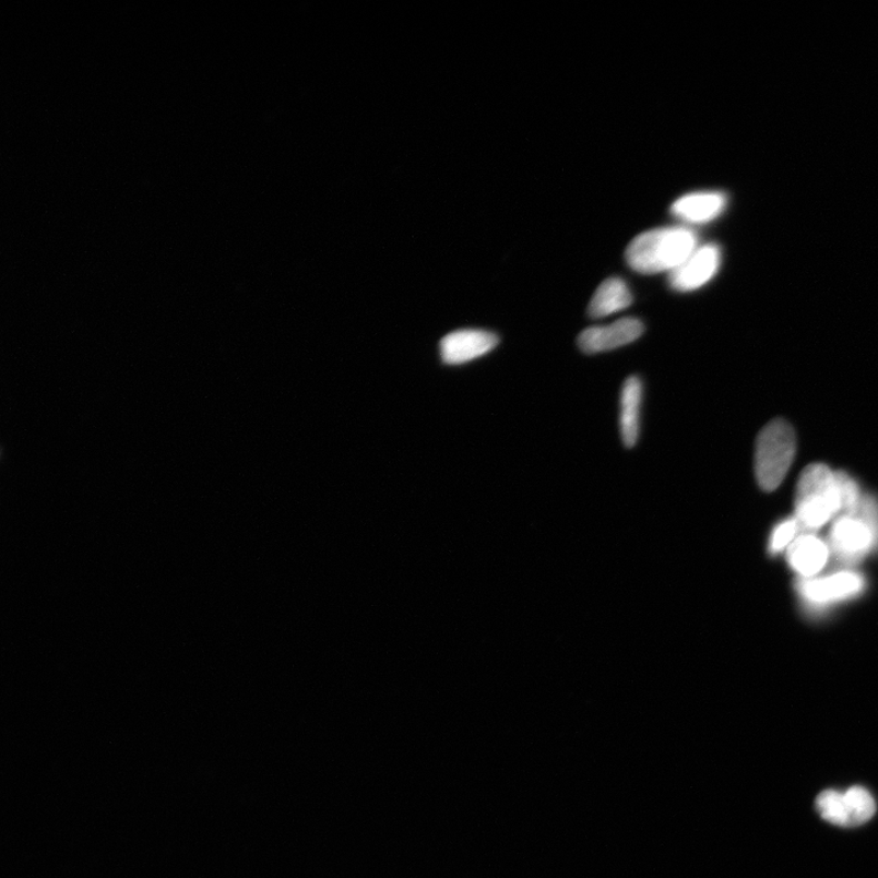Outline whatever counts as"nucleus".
I'll return each mask as SVG.
<instances>
[{"label": "nucleus", "mask_w": 878, "mask_h": 878, "mask_svg": "<svg viewBox=\"0 0 878 878\" xmlns=\"http://www.w3.org/2000/svg\"><path fill=\"white\" fill-rule=\"evenodd\" d=\"M796 451V434L787 422L773 420L762 428L756 446V476L761 489L772 493L780 487Z\"/></svg>", "instance_id": "20e7f679"}, {"label": "nucleus", "mask_w": 878, "mask_h": 878, "mask_svg": "<svg viewBox=\"0 0 878 878\" xmlns=\"http://www.w3.org/2000/svg\"><path fill=\"white\" fill-rule=\"evenodd\" d=\"M499 343L495 333L484 330H460L441 341V357L446 364L460 365L484 357Z\"/></svg>", "instance_id": "1a4fd4ad"}, {"label": "nucleus", "mask_w": 878, "mask_h": 878, "mask_svg": "<svg viewBox=\"0 0 878 878\" xmlns=\"http://www.w3.org/2000/svg\"><path fill=\"white\" fill-rule=\"evenodd\" d=\"M831 553L844 568L854 569L873 554H878V541L873 527L859 515H841L830 531Z\"/></svg>", "instance_id": "39448f33"}, {"label": "nucleus", "mask_w": 878, "mask_h": 878, "mask_svg": "<svg viewBox=\"0 0 878 878\" xmlns=\"http://www.w3.org/2000/svg\"><path fill=\"white\" fill-rule=\"evenodd\" d=\"M830 556L829 543L812 533L798 536L786 551L788 567L798 579L819 577L828 566Z\"/></svg>", "instance_id": "9d476101"}, {"label": "nucleus", "mask_w": 878, "mask_h": 878, "mask_svg": "<svg viewBox=\"0 0 878 878\" xmlns=\"http://www.w3.org/2000/svg\"><path fill=\"white\" fill-rule=\"evenodd\" d=\"M643 387L636 376L627 379L620 395V434L627 448H632L640 437V415Z\"/></svg>", "instance_id": "f8f14e48"}, {"label": "nucleus", "mask_w": 878, "mask_h": 878, "mask_svg": "<svg viewBox=\"0 0 878 878\" xmlns=\"http://www.w3.org/2000/svg\"><path fill=\"white\" fill-rule=\"evenodd\" d=\"M842 514L839 474L829 466L812 464L799 477L796 515L800 529L817 531Z\"/></svg>", "instance_id": "7ed1b4c3"}, {"label": "nucleus", "mask_w": 878, "mask_h": 878, "mask_svg": "<svg viewBox=\"0 0 878 878\" xmlns=\"http://www.w3.org/2000/svg\"><path fill=\"white\" fill-rule=\"evenodd\" d=\"M800 530L798 521L794 517L778 522V524L772 527L768 541L769 556L775 558L779 557L780 554L786 553L792 543L796 541Z\"/></svg>", "instance_id": "4468645a"}, {"label": "nucleus", "mask_w": 878, "mask_h": 878, "mask_svg": "<svg viewBox=\"0 0 878 878\" xmlns=\"http://www.w3.org/2000/svg\"><path fill=\"white\" fill-rule=\"evenodd\" d=\"M698 247L692 229L684 226L651 229L637 236L626 249L627 264L637 273H673Z\"/></svg>", "instance_id": "f257e3e1"}, {"label": "nucleus", "mask_w": 878, "mask_h": 878, "mask_svg": "<svg viewBox=\"0 0 878 878\" xmlns=\"http://www.w3.org/2000/svg\"><path fill=\"white\" fill-rule=\"evenodd\" d=\"M721 265V250L715 245L697 247L681 265L668 274V285L679 293L693 292L712 281Z\"/></svg>", "instance_id": "0eeeda50"}, {"label": "nucleus", "mask_w": 878, "mask_h": 878, "mask_svg": "<svg viewBox=\"0 0 878 878\" xmlns=\"http://www.w3.org/2000/svg\"><path fill=\"white\" fill-rule=\"evenodd\" d=\"M643 332L644 325L641 320L626 318L610 325L584 330L579 336V347L588 354L609 352L639 340Z\"/></svg>", "instance_id": "6e6552de"}, {"label": "nucleus", "mask_w": 878, "mask_h": 878, "mask_svg": "<svg viewBox=\"0 0 878 878\" xmlns=\"http://www.w3.org/2000/svg\"><path fill=\"white\" fill-rule=\"evenodd\" d=\"M726 197L720 192H695L686 194L673 204V214L688 224L713 222L725 211Z\"/></svg>", "instance_id": "9b49d317"}, {"label": "nucleus", "mask_w": 878, "mask_h": 878, "mask_svg": "<svg viewBox=\"0 0 878 878\" xmlns=\"http://www.w3.org/2000/svg\"><path fill=\"white\" fill-rule=\"evenodd\" d=\"M633 300L631 289L619 277H612L603 282L595 290L589 306L590 317L602 319L619 312L631 306Z\"/></svg>", "instance_id": "ddd939ff"}, {"label": "nucleus", "mask_w": 878, "mask_h": 878, "mask_svg": "<svg viewBox=\"0 0 878 878\" xmlns=\"http://www.w3.org/2000/svg\"><path fill=\"white\" fill-rule=\"evenodd\" d=\"M855 515L863 518L873 527L878 541V499L873 496L863 497L859 510Z\"/></svg>", "instance_id": "2eb2a0df"}, {"label": "nucleus", "mask_w": 878, "mask_h": 878, "mask_svg": "<svg viewBox=\"0 0 878 878\" xmlns=\"http://www.w3.org/2000/svg\"><path fill=\"white\" fill-rule=\"evenodd\" d=\"M815 807L824 821L841 828H856L870 821L876 812L871 793L864 787L854 786L844 793L834 790L821 792Z\"/></svg>", "instance_id": "423d86ee"}, {"label": "nucleus", "mask_w": 878, "mask_h": 878, "mask_svg": "<svg viewBox=\"0 0 878 878\" xmlns=\"http://www.w3.org/2000/svg\"><path fill=\"white\" fill-rule=\"evenodd\" d=\"M869 589V581L861 571L843 568L824 577L798 579L794 584L802 612L810 619L820 620L842 605L858 601Z\"/></svg>", "instance_id": "f03ea898"}]
</instances>
